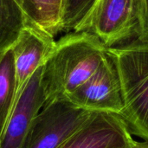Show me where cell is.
<instances>
[{"mask_svg":"<svg viewBox=\"0 0 148 148\" xmlns=\"http://www.w3.org/2000/svg\"><path fill=\"white\" fill-rule=\"evenodd\" d=\"M101 41L88 32L65 34L58 41L43 66L44 105L64 99L88 81L107 56Z\"/></svg>","mask_w":148,"mask_h":148,"instance_id":"cell-1","label":"cell"},{"mask_svg":"<svg viewBox=\"0 0 148 148\" xmlns=\"http://www.w3.org/2000/svg\"><path fill=\"white\" fill-rule=\"evenodd\" d=\"M122 90L121 117L132 134L148 141V42L134 40L109 48Z\"/></svg>","mask_w":148,"mask_h":148,"instance_id":"cell-2","label":"cell"},{"mask_svg":"<svg viewBox=\"0 0 148 148\" xmlns=\"http://www.w3.org/2000/svg\"><path fill=\"white\" fill-rule=\"evenodd\" d=\"M139 25V0H96L75 32L97 36L107 49L135 40Z\"/></svg>","mask_w":148,"mask_h":148,"instance_id":"cell-3","label":"cell"},{"mask_svg":"<svg viewBox=\"0 0 148 148\" xmlns=\"http://www.w3.org/2000/svg\"><path fill=\"white\" fill-rule=\"evenodd\" d=\"M94 113L65 99L46 104L33 120L21 148H61Z\"/></svg>","mask_w":148,"mask_h":148,"instance_id":"cell-4","label":"cell"},{"mask_svg":"<svg viewBox=\"0 0 148 148\" xmlns=\"http://www.w3.org/2000/svg\"><path fill=\"white\" fill-rule=\"evenodd\" d=\"M64 99L84 110L121 116V85L115 64L108 53L96 72Z\"/></svg>","mask_w":148,"mask_h":148,"instance_id":"cell-5","label":"cell"},{"mask_svg":"<svg viewBox=\"0 0 148 148\" xmlns=\"http://www.w3.org/2000/svg\"><path fill=\"white\" fill-rule=\"evenodd\" d=\"M136 143L121 115L94 113L61 148H131Z\"/></svg>","mask_w":148,"mask_h":148,"instance_id":"cell-6","label":"cell"},{"mask_svg":"<svg viewBox=\"0 0 148 148\" xmlns=\"http://www.w3.org/2000/svg\"><path fill=\"white\" fill-rule=\"evenodd\" d=\"M43 66L26 83L16 102L7 126L0 138L1 148H21L33 120L43 108L46 95L42 84Z\"/></svg>","mask_w":148,"mask_h":148,"instance_id":"cell-7","label":"cell"},{"mask_svg":"<svg viewBox=\"0 0 148 148\" xmlns=\"http://www.w3.org/2000/svg\"><path fill=\"white\" fill-rule=\"evenodd\" d=\"M56 39L46 32L27 24L10 49L16 72L15 104L33 74L49 59ZM15 106V105H14Z\"/></svg>","mask_w":148,"mask_h":148,"instance_id":"cell-8","label":"cell"},{"mask_svg":"<svg viewBox=\"0 0 148 148\" xmlns=\"http://www.w3.org/2000/svg\"><path fill=\"white\" fill-rule=\"evenodd\" d=\"M22 9L27 24L56 38L61 32L62 0H16Z\"/></svg>","mask_w":148,"mask_h":148,"instance_id":"cell-9","label":"cell"},{"mask_svg":"<svg viewBox=\"0 0 148 148\" xmlns=\"http://www.w3.org/2000/svg\"><path fill=\"white\" fill-rule=\"evenodd\" d=\"M16 72L10 49L0 54V138L15 105Z\"/></svg>","mask_w":148,"mask_h":148,"instance_id":"cell-10","label":"cell"},{"mask_svg":"<svg viewBox=\"0 0 148 148\" xmlns=\"http://www.w3.org/2000/svg\"><path fill=\"white\" fill-rule=\"evenodd\" d=\"M27 25L16 0H0V54L10 49Z\"/></svg>","mask_w":148,"mask_h":148,"instance_id":"cell-11","label":"cell"},{"mask_svg":"<svg viewBox=\"0 0 148 148\" xmlns=\"http://www.w3.org/2000/svg\"><path fill=\"white\" fill-rule=\"evenodd\" d=\"M96 0H62L61 32H75Z\"/></svg>","mask_w":148,"mask_h":148,"instance_id":"cell-12","label":"cell"},{"mask_svg":"<svg viewBox=\"0 0 148 148\" xmlns=\"http://www.w3.org/2000/svg\"><path fill=\"white\" fill-rule=\"evenodd\" d=\"M135 40L148 42V0H139V25Z\"/></svg>","mask_w":148,"mask_h":148,"instance_id":"cell-13","label":"cell"},{"mask_svg":"<svg viewBox=\"0 0 148 148\" xmlns=\"http://www.w3.org/2000/svg\"><path fill=\"white\" fill-rule=\"evenodd\" d=\"M131 148H148V141H144V142H138Z\"/></svg>","mask_w":148,"mask_h":148,"instance_id":"cell-14","label":"cell"},{"mask_svg":"<svg viewBox=\"0 0 148 148\" xmlns=\"http://www.w3.org/2000/svg\"><path fill=\"white\" fill-rule=\"evenodd\" d=\"M0 148H1V146H0Z\"/></svg>","mask_w":148,"mask_h":148,"instance_id":"cell-15","label":"cell"}]
</instances>
